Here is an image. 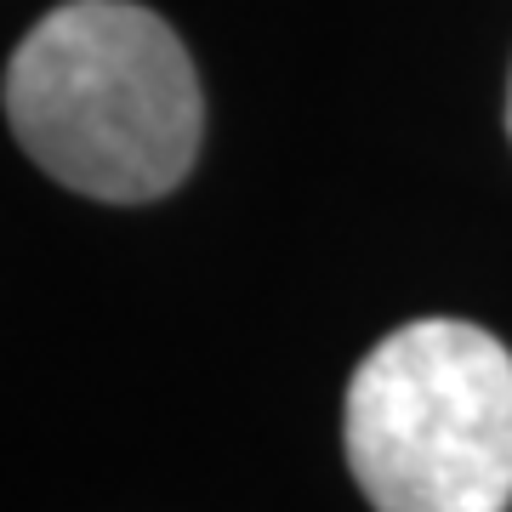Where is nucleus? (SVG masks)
I'll use <instances>...</instances> for the list:
<instances>
[{"mask_svg": "<svg viewBox=\"0 0 512 512\" xmlns=\"http://www.w3.org/2000/svg\"><path fill=\"white\" fill-rule=\"evenodd\" d=\"M6 120L52 183L143 205L194 171L205 97L194 57L148 6L63 0L6 63Z\"/></svg>", "mask_w": 512, "mask_h": 512, "instance_id": "nucleus-1", "label": "nucleus"}, {"mask_svg": "<svg viewBox=\"0 0 512 512\" xmlns=\"http://www.w3.org/2000/svg\"><path fill=\"white\" fill-rule=\"evenodd\" d=\"M342 444L376 512L512 507V353L467 319H416L353 370Z\"/></svg>", "mask_w": 512, "mask_h": 512, "instance_id": "nucleus-2", "label": "nucleus"}, {"mask_svg": "<svg viewBox=\"0 0 512 512\" xmlns=\"http://www.w3.org/2000/svg\"><path fill=\"white\" fill-rule=\"evenodd\" d=\"M507 126H512V103H507Z\"/></svg>", "mask_w": 512, "mask_h": 512, "instance_id": "nucleus-3", "label": "nucleus"}]
</instances>
